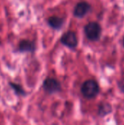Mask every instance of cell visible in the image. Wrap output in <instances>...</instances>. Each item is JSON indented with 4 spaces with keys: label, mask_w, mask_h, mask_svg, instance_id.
I'll list each match as a JSON object with an SVG mask.
<instances>
[{
    "label": "cell",
    "mask_w": 124,
    "mask_h": 125,
    "mask_svg": "<svg viewBox=\"0 0 124 125\" xmlns=\"http://www.w3.org/2000/svg\"><path fill=\"white\" fill-rule=\"evenodd\" d=\"M42 88L45 92L52 94H56L61 90V85L60 82L56 78H47L42 83Z\"/></svg>",
    "instance_id": "cell-4"
},
{
    "label": "cell",
    "mask_w": 124,
    "mask_h": 125,
    "mask_svg": "<svg viewBox=\"0 0 124 125\" xmlns=\"http://www.w3.org/2000/svg\"><path fill=\"white\" fill-rule=\"evenodd\" d=\"M123 46H124V37H123Z\"/></svg>",
    "instance_id": "cell-11"
},
{
    "label": "cell",
    "mask_w": 124,
    "mask_h": 125,
    "mask_svg": "<svg viewBox=\"0 0 124 125\" xmlns=\"http://www.w3.org/2000/svg\"><path fill=\"white\" fill-rule=\"evenodd\" d=\"M100 89L98 83L94 80H87L83 83L80 92L83 96L88 100L95 98L99 93Z\"/></svg>",
    "instance_id": "cell-1"
},
{
    "label": "cell",
    "mask_w": 124,
    "mask_h": 125,
    "mask_svg": "<svg viewBox=\"0 0 124 125\" xmlns=\"http://www.w3.org/2000/svg\"><path fill=\"white\" fill-rule=\"evenodd\" d=\"M118 88L121 89V91L122 92H124V79H122L118 83Z\"/></svg>",
    "instance_id": "cell-10"
},
{
    "label": "cell",
    "mask_w": 124,
    "mask_h": 125,
    "mask_svg": "<svg viewBox=\"0 0 124 125\" xmlns=\"http://www.w3.org/2000/svg\"><path fill=\"white\" fill-rule=\"evenodd\" d=\"M36 48L34 42L29 40H22L18 44V51L20 53H34Z\"/></svg>",
    "instance_id": "cell-6"
},
{
    "label": "cell",
    "mask_w": 124,
    "mask_h": 125,
    "mask_svg": "<svg viewBox=\"0 0 124 125\" xmlns=\"http://www.w3.org/2000/svg\"><path fill=\"white\" fill-rule=\"evenodd\" d=\"M61 42L70 49H75L78 45V38L75 31H67L61 37Z\"/></svg>",
    "instance_id": "cell-3"
},
{
    "label": "cell",
    "mask_w": 124,
    "mask_h": 125,
    "mask_svg": "<svg viewBox=\"0 0 124 125\" xmlns=\"http://www.w3.org/2000/svg\"><path fill=\"white\" fill-rule=\"evenodd\" d=\"M9 86L14 91L15 94L17 96H23V97H25L26 95V91L22 87V86L20 85L19 83H13V82H9Z\"/></svg>",
    "instance_id": "cell-9"
},
{
    "label": "cell",
    "mask_w": 124,
    "mask_h": 125,
    "mask_svg": "<svg viewBox=\"0 0 124 125\" xmlns=\"http://www.w3.org/2000/svg\"><path fill=\"white\" fill-rule=\"evenodd\" d=\"M112 111V106L107 103H102L98 108V115L101 117H104L110 114Z\"/></svg>",
    "instance_id": "cell-8"
},
{
    "label": "cell",
    "mask_w": 124,
    "mask_h": 125,
    "mask_svg": "<svg viewBox=\"0 0 124 125\" xmlns=\"http://www.w3.org/2000/svg\"><path fill=\"white\" fill-rule=\"evenodd\" d=\"M47 22L50 27L55 30L61 29L64 23V20L58 16H50L48 18Z\"/></svg>",
    "instance_id": "cell-7"
},
{
    "label": "cell",
    "mask_w": 124,
    "mask_h": 125,
    "mask_svg": "<svg viewBox=\"0 0 124 125\" xmlns=\"http://www.w3.org/2000/svg\"><path fill=\"white\" fill-rule=\"evenodd\" d=\"M86 37L91 41H98L102 35V26L97 22H90L84 28Z\"/></svg>",
    "instance_id": "cell-2"
},
{
    "label": "cell",
    "mask_w": 124,
    "mask_h": 125,
    "mask_svg": "<svg viewBox=\"0 0 124 125\" xmlns=\"http://www.w3.org/2000/svg\"><path fill=\"white\" fill-rule=\"evenodd\" d=\"M91 8V4L87 1H80L75 7L73 12L74 16L77 18H83L89 12Z\"/></svg>",
    "instance_id": "cell-5"
}]
</instances>
